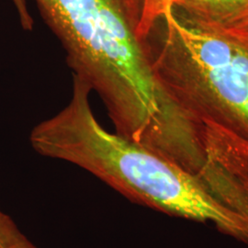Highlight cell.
I'll return each instance as SVG.
<instances>
[{
    "label": "cell",
    "instance_id": "1",
    "mask_svg": "<svg viewBox=\"0 0 248 248\" xmlns=\"http://www.w3.org/2000/svg\"><path fill=\"white\" fill-rule=\"evenodd\" d=\"M74 77L102 99L115 133L177 161L189 136L137 34L136 0H34Z\"/></svg>",
    "mask_w": 248,
    "mask_h": 248
},
{
    "label": "cell",
    "instance_id": "2",
    "mask_svg": "<svg viewBox=\"0 0 248 248\" xmlns=\"http://www.w3.org/2000/svg\"><path fill=\"white\" fill-rule=\"evenodd\" d=\"M91 89L73 79L68 104L36 125L30 141L40 155L78 166L135 202L194 222L210 223L248 245V219L203 179L123 136L107 131L89 103Z\"/></svg>",
    "mask_w": 248,
    "mask_h": 248
},
{
    "label": "cell",
    "instance_id": "3",
    "mask_svg": "<svg viewBox=\"0 0 248 248\" xmlns=\"http://www.w3.org/2000/svg\"><path fill=\"white\" fill-rule=\"evenodd\" d=\"M155 26L157 42H144L178 119L210 159L248 174V44L174 9Z\"/></svg>",
    "mask_w": 248,
    "mask_h": 248
},
{
    "label": "cell",
    "instance_id": "4",
    "mask_svg": "<svg viewBox=\"0 0 248 248\" xmlns=\"http://www.w3.org/2000/svg\"><path fill=\"white\" fill-rule=\"evenodd\" d=\"M248 9V0H184L180 7L186 23L200 28L220 26Z\"/></svg>",
    "mask_w": 248,
    "mask_h": 248
},
{
    "label": "cell",
    "instance_id": "5",
    "mask_svg": "<svg viewBox=\"0 0 248 248\" xmlns=\"http://www.w3.org/2000/svg\"><path fill=\"white\" fill-rule=\"evenodd\" d=\"M184 0H137L139 7V22L137 34L144 42L153 28L173 9L181 6Z\"/></svg>",
    "mask_w": 248,
    "mask_h": 248
},
{
    "label": "cell",
    "instance_id": "6",
    "mask_svg": "<svg viewBox=\"0 0 248 248\" xmlns=\"http://www.w3.org/2000/svg\"><path fill=\"white\" fill-rule=\"evenodd\" d=\"M0 248H38L27 238L9 215L1 210Z\"/></svg>",
    "mask_w": 248,
    "mask_h": 248
},
{
    "label": "cell",
    "instance_id": "7",
    "mask_svg": "<svg viewBox=\"0 0 248 248\" xmlns=\"http://www.w3.org/2000/svg\"><path fill=\"white\" fill-rule=\"evenodd\" d=\"M221 31L248 44V9L230 21L214 28H204Z\"/></svg>",
    "mask_w": 248,
    "mask_h": 248
},
{
    "label": "cell",
    "instance_id": "8",
    "mask_svg": "<svg viewBox=\"0 0 248 248\" xmlns=\"http://www.w3.org/2000/svg\"><path fill=\"white\" fill-rule=\"evenodd\" d=\"M12 1L18 10L19 20L23 29L26 31H31L33 29L34 21L27 8L26 0H12Z\"/></svg>",
    "mask_w": 248,
    "mask_h": 248
}]
</instances>
